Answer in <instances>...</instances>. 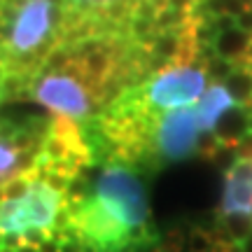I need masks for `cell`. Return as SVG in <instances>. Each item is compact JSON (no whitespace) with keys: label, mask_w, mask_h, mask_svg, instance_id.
<instances>
[{"label":"cell","mask_w":252,"mask_h":252,"mask_svg":"<svg viewBox=\"0 0 252 252\" xmlns=\"http://www.w3.org/2000/svg\"><path fill=\"white\" fill-rule=\"evenodd\" d=\"M222 84L229 89V94H231L241 105L252 103V70H248L243 65H236V70L231 72Z\"/></svg>","instance_id":"cell-13"},{"label":"cell","mask_w":252,"mask_h":252,"mask_svg":"<svg viewBox=\"0 0 252 252\" xmlns=\"http://www.w3.org/2000/svg\"><path fill=\"white\" fill-rule=\"evenodd\" d=\"M248 119H250V110L245 108V105H236V108H231L229 112H224L222 119L217 122V128H215L217 140L236 147V143H238L243 135L250 133Z\"/></svg>","instance_id":"cell-12"},{"label":"cell","mask_w":252,"mask_h":252,"mask_svg":"<svg viewBox=\"0 0 252 252\" xmlns=\"http://www.w3.org/2000/svg\"><path fill=\"white\" fill-rule=\"evenodd\" d=\"M248 128H250V133H252V110H250V119H248Z\"/></svg>","instance_id":"cell-18"},{"label":"cell","mask_w":252,"mask_h":252,"mask_svg":"<svg viewBox=\"0 0 252 252\" xmlns=\"http://www.w3.org/2000/svg\"><path fill=\"white\" fill-rule=\"evenodd\" d=\"M94 196L103 201L135 236H143L150 224V198L140 175L124 163L112 161L96 175Z\"/></svg>","instance_id":"cell-5"},{"label":"cell","mask_w":252,"mask_h":252,"mask_svg":"<svg viewBox=\"0 0 252 252\" xmlns=\"http://www.w3.org/2000/svg\"><path fill=\"white\" fill-rule=\"evenodd\" d=\"M208 72L203 61L185 63V65H168L163 70L150 75L145 82L131 87L133 98L140 103V108L161 115L166 110L191 108L196 100H201L203 91L208 89Z\"/></svg>","instance_id":"cell-2"},{"label":"cell","mask_w":252,"mask_h":252,"mask_svg":"<svg viewBox=\"0 0 252 252\" xmlns=\"http://www.w3.org/2000/svg\"><path fill=\"white\" fill-rule=\"evenodd\" d=\"M37 152L21 150L12 138V124L0 122V187L21 178L35 163Z\"/></svg>","instance_id":"cell-9"},{"label":"cell","mask_w":252,"mask_h":252,"mask_svg":"<svg viewBox=\"0 0 252 252\" xmlns=\"http://www.w3.org/2000/svg\"><path fill=\"white\" fill-rule=\"evenodd\" d=\"M138 2L140 0H61L59 24L87 21L98 31V35L126 33V24Z\"/></svg>","instance_id":"cell-7"},{"label":"cell","mask_w":252,"mask_h":252,"mask_svg":"<svg viewBox=\"0 0 252 252\" xmlns=\"http://www.w3.org/2000/svg\"><path fill=\"white\" fill-rule=\"evenodd\" d=\"M224 215L252 217V159H236L224 171L220 217Z\"/></svg>","instance_id":"cell-8"},{"label":"cell","mask_w":252,"mask_h":252,"mask_svg":"<svg viewBox=\"0 0 252 252\" xmlns=\"http://www.w3.org/2000/svg\"><path fill=\"white\" fill-rule=\"evenodd\" d=\"M28 98L54 115L70 117L75 122L89 119L96 110L103 108L96 89L87 82L75 61L68 70H37L31 77Z\"/></svg>","instance_id":"cell-3"},{"label":"cell","mask_w":252,"mask_h":252,"mask_svg":"<svg viewBox=\"0 0 252 252\" xmlns=\"http://www.w3.org/2000/svg\"><path fill=\"white\" fill-rule=\"evenodd\" d=\"M56 0H0V65L33 77L54 49Z\"/></svg>","instance_id":"cell-1"},{"label":"cell","mask_w":252,"mask_h":252,"mask_svg":"<svg viewBox=\"0 0 252 252\" xmlns=\"http://www.w3.org/2000/svg\"><path fill=\"white\" fill-rule=\"evenodd\" d=\"M63 208V191H56L42 180L28 182L24 194L0 198V241L24 238L28 231H52Z\"/></svg>","instance_id":"cell-4"},{"label":"cell","mask_w":252,"mask_h":252,"mask_svg":"<svg viewBox=\"0 0 252 252\" xmlns=\"http://www.w3.org/2000/svg\"><path fill=\"white\" fill-rule=\"evenodd\" d=\"M210 28H213V24H210ZM210 49L217 56L226 59V61L236 63V65H243V61L248 59V54L252 49V33L243 31L238 24L226 28H213Z\"/></svg>","instance_id":"cell-11"},{"label":"cell","mask_w":252,"mask_h":252,"mask_svg":"<svg viewBox=\"0 0 252 252\" xmlns=\"http://www.w3.org/2000/svg\"><path fill=\"white\" fill-rule=\"evenodd\" d=\"M17 252H40L37 250V245H31V243H21L17 248Z\"/></svg>","instance_id":"cell-17"},{"label":"cell","mask_w":252,"mask_h":252,"mask_svg":"<svg viewBox=\"0 0 252 252\" xmlns=\"http://www.w3.org/2000/svg\"><path fill=\"white\" fill-rule=\"evenodd\" d=\"M37 250H40V252H61L63 250V243H61V241H56L54 236H49L47 241H42V243L37 245Z\"/></svg>","instance_id":"cell-15"},{"label":"cell","mask_w":252,"mask_h":252,"mask_svg":"<svg viewBox=\"0 0 252 252\" xmlns=\"http://www.w3.org/2000/svg\"><path fill=\"white\" fill-rule=\"evenodd\" d=\"M196 108H175L166 110L154 119V128L150 133V163H175L185 161L198 152L201 140Z\"/></svg>","instance_id":"cell-6"},{"label":"cell","mask_w":252,"mask_h":252,"mask_svg":"<svg viewBox=\"0 0 252 252\" xmlns=\"http://www.w3.org/2000/svg\"><path fill=\"white\" fill-rule=\"evenodd\" d=\"M236 105H241V103L229 94V89H226L222 82H210L196 105L201 131L203 133H215L217 122L222 119V115L229 112L231 108H236Z\"/></svg>","instance_id":"cell-10"},{"label":"cell","mask_w":252,"mask_h":252,"mask_svg":"<svg viewBox=\"0 0 252 252\" xmlns=\"http://www.w3.org/2000/svg\"><path fill=\"white\" fill-rule=\"evenodd\" d=\"M163 2H166V7H173V9H185V12H187V9L191 7V5H194L196 0H163Z\"/></svg>","instance_id":"cell-16"},{"label":"cell","mask_w":252,"mask_h":252,"mask_svg":"<svg viewBox=\"0 0 252 252\" xmlns=\"http://www.w3.org/2000/svg\"><path fill=\"white\" fill-rule=\"evenodd\" d=\"M236 157H238V159H252V133L243 135V138L236 143Z\"/></svg>","instance_id":"cell-14"}]
</instances>
